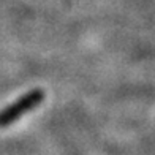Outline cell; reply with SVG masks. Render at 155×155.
Segmentation results:
<instances>
[{
  "instance_id": "obj_1",
  "label": "cell",
  "mask_w": 155,
  "mask_h": 155,
  "mask_svg": "<svg viewBox=\"0 0 155 155\" xmlns=\"http://www.w3.org/2000/svg\"><path fill=\"white\" fill-rule=\"evenodd\" d=\"M43 100H45V92L41 89L30 90L29 94H25L22 98H19L18 101H15L6 109H3L2 112H0V125L13 124L16 119L24 116L25 112H29L33 108H37Z\"/></svg>"
}]
</instances>
